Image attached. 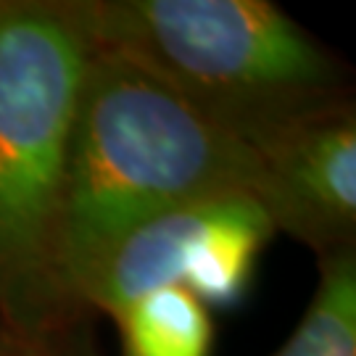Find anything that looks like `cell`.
I'll return each instance as SVG.
<instances>
[{
	"instance_id": "3",
	"label": "cell",
	"mask_w": 356,
	"mask_h": 356,
	"mask_svg": "<svg viewBox=\"0 0 356 356\" xmlns=\"http://www.w3.org/2000/svg\"><path fill=\"white\" fill-rule=\"evenodd\" d=\"M90 42L72 0H0V327L58 338L53 238Z\"/></svg>"
},
{
	"instance_id": "2",
	"label": "cell",
	"mask_w": 356,
	"mask_h": 356,
	"mask_svg": "<svg viewBox=\"0 0 356 356\" xmlns=\"http://www.w3.org/2000/svg\"><path fill=\"white\" fill-rule=\"evenodd\" d=\"M92 53L132 64L251 135L343 101V74L267 0H72Z\"/></svg>"
},
{
	"instance_id": "4",
	"label": "cell",
	"mask_w": 356,
	"mask_h": 356,
	"mask_svg": "<svg viewBox=\"0 0 356 356\" xmlns=\"http://www.w3.org/2000/svg\"><path fill=\"white\" fill-rule=\"evenodd\" d=\"M277 229L245 191L211 193L175 206L116 245L90 280L82 312L116 317L159 288H185L206 309H229L245 298L264 245Z\"/></svg>"
},
{
	"instance_id": "9",
	"label": "cell",
	"mask_w": 356,
	"mask_h": 356,
	"mask_svg": "<svg viewBox=\"0 0 356 356\" xmlns=\"http://www.w3.org/2000/svg\"><path fill=\"white\" fill-rule=\"evenodd\" d=\"M0 332H6V330H3V327H0Z\"/></svg>"
},
{
	"instance_id": "6",
	"label": "cell",
	"mask_w": 356,
	"mask_h": 356,
	"mask_svg": "<svg viewBox=\"0 0 356 356\" xmlns=\"http://www.w3.org/2000/svg\"><path fill=\"white\" fill-rule=\"evenodd\" d=\"M124 356H209L214 322L185 288H159L116 314Z\"/></svg>"
},
{
	"instance_id": "8",
	"label": "cell",
	"mask_w": 356,
	"mask_h": 356,
	"mask_svg": "<svg viewBox=\"0 0 356 356\" xmlns=\"http://www.w3.org/2000/svg\"><path fill=\"white\" fill-rule=\"evenodd\" d=\"M0 356H64V346L58 343V338L38 341L13 332H0Z\"/></svg>"
},
{
	"instance_id": "7",
	"label": "cell",
	"mask_w": 356,
	"mask_h": 356,
	"mask_svg": "<svg viewBox=\"0 0 356 356\" xmlns=\"http://www.w3.org/2000/svg\"><path fill=\"white\" fill-rule=\"evenodd\" d=\"M317 291L293 335L275 356H356L354 245L319 256Z\"/></svg>"
},
{
	"instance_id": "1",
	"label": "cell",
	"mask_w": 356,
	"mask_h": 356,
	"mask_svg": "<svg viewBox=\"0 0 356 356\" xmlns=\"http://www.w3.org/2000/svg\"><path fill=\"white\" fill-rule=\"evenodd\" d=\"M225 191L256 193L251 143L151 74L92 53L53 238L61 317L72 325L90 280L129 232Z\"/></svg>"
},
{
	"instance_id": "5",
	"label": "cell",
	"mask_w": 356,
	"mask_h": 356,
	"mask_svg": "<svg viewBox=\"0 0 356 356\" xmlns=\"http://www.w3.org/2000/svg\"><path fill=\"white\" fill-rule=\"evenodd\" d=\"M256 156V201L275 229L319 256L354 245L356 119L335 101L248 138Z\"/></svg>"
}]
</instances>
